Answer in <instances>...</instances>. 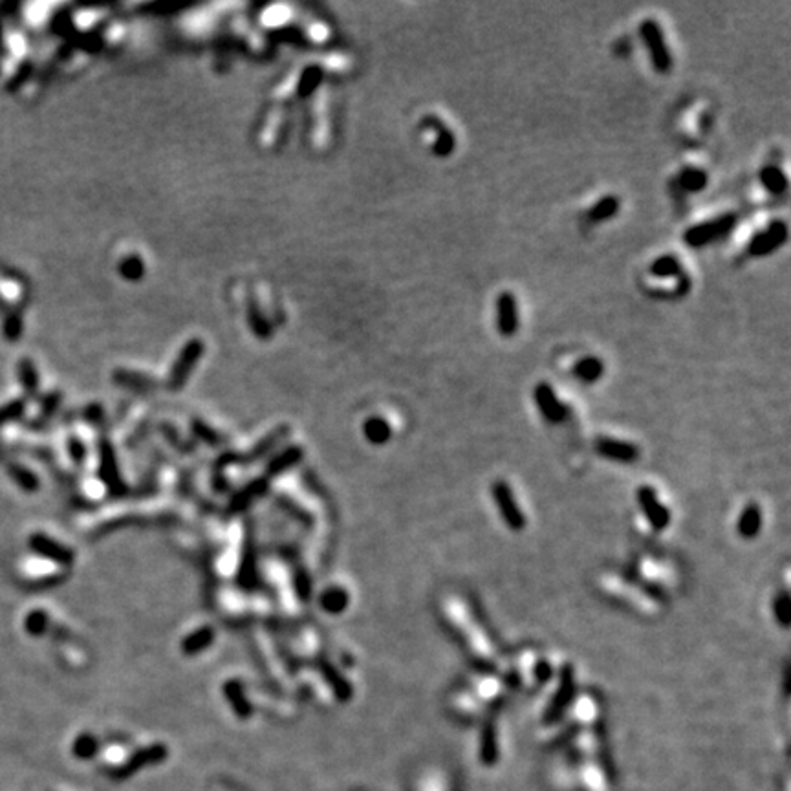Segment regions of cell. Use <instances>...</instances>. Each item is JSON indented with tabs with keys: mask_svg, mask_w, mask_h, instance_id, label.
<instances>
[{
	"mask_svg": "<svg viewBox=\"0 0 791 791\" xmlns=\"http://www.w3.org/2000/svg\"><path fill=\"white\" fill-rule=\"evenodd\" d=\"M447 616H449L453 629L456 630L458 639H460V641L463 643V646L469 650L471 658L475 659L480 667L483 669L493 667L495 652H493L491 641H489V637L486 636V632L480 630L478 623L473 619L471 612H467V608L463 607L460 601L454 599V603H451L449 608H447Z\"/></svg>",
	"mask_w": 791,
	"mask_h": 791,
	"instance_id": "cell-1",
	"label": "cell"
},
{
	"mask_svg": "<svg viewBox=\"0 0 791 791\" xmlns=\"http://www.w3.org/2000/svg\"><path fill=\"white\" fill-rule=\"evenodd\" d=\"M736 226V216L733 213H725L722 216L711 219L707 222L696 224V226L688 227L685 231L683 240L685 244L691 248H701V246L713 244L716 240H722L723 236H727L733 231V227Z\"/></svg>",
	"mask_w": 791,
	"mask_h": 791,
	"instance_id": "cell-2",
	"label": "cell"
},
{
	"mask_svg": "<svg viewBox=\"0 0 791 791\" xmlns=\"http://www.w3.org/2000/svg\"><path fill=\"white\" fill-rule=\"evenodd\" d=\"M639 35H641L643 43L646 44L652 59V65L658 70L659 73H667L672 68V56L669 52L667 43H665V35H663L661 26L654 19H645L639 24Z\"/></svg>",
	"mask_w": 791,
	"mask_h": 791,
	"instance_id": "cell-3",
	"label": "cell"
},
{
	"mask_svg": "<svg viewBox=\"0 0 791 791\" xmlns=\"http://www.w3.org/2000/svg\"><path fill=\"white\" fill-rule=\"evenodd\" d=\"M493 501H495L496 509L501 513L502 520L505 526L511 531H522L526 528V517L522 513L520 505H518L517 498H515L513 489L509 488L508 482L504 480H496L491 488Z\"/></svg>",
	"mask_w": 791,
	"mask_h": 791,
	"instance_id": "cell-4",
	"label": "cell"
},
{
	"mask_svg": "<svg viewBox=\"0 0 791 791\" xmlns=\"http://www.w3.org/2000/svg\"><path fill=\"white\" fill-rule=\"evenodd\" d=\"M637 505L641 509L643 517L646 518L649 526L654 531H665L671 524V511L661 501H659L658 493L654 488H650L646 483H643L641 488L637 489L636 493Z\"/></svg>",
	"mask_w": 791,
	"mask_h": 791,
	"instance_id": "cell-5",
	"label": "cell"
},
{
	"mask_svg": "<svg viewBox=\"0 0 791 791\" xmlns=\"http://www.w3.org/2000/svg\"><path fill=\"white\" fill-rule=\"evenodd\" d=\"M787 224L782 220H775L770 226L765 227L764 231H758L757 235H753L748 244V255L749 257H765L773 253L775 249H778L782 244H786L787 240Z\"/></svg>",
	"mask_w": 791,
	"mask_h": 791,
	"instance_id": "cell-6",
	"label": "cell"
},
{
	"mask_svg": "<svg viewBox=\"0 0 791 791\" xmlns=\"http://www.w3.org/2000/svg\"><path fill=\"white\" fill-rule=\"evenodd\" d=\"M573 696H575V674H573L572 665H565L559 672V683H557L555 694H553L546 714H544L546 722H557L562 716V713L568 709Z\"/></svg>",
	"mask_w": 791,
	"mask_h": 791,
	"instance_id": "cell-7",
	"label": "cell"
},
{
	"mask_svg": "<svg viewBox=\"0 0 791 791\" xmlns=\"http://www.w3.org/2000/svg\"><path fill=\"white\" fill-rule=\"evenodd\" d=\"M533 399L540 414H543L544 419L550 421V424H560V421H565L566 416H568V407L560 402L559 396L555 394V390L552 389V385H548V383H544V381H540L539 385L535 387Z\"/></svg>",
	"mask_w": 791,
	"mask_h": 791,
	"instance_id": "cell-8",
	"label": "cell"
},
{
	"mask_svg": "<svg viewBox=\"0 0 791 791\" xmlns=\"http://www.w3.org/2000/svg\"><path fill=\"white\" fill-rule=\"evenodd\" d=\"M518 303L517 297L511 291H502L501 295L496 297V330L501 332L504 337L515 335L518 332Z\"/></svg>",
	"mask_w": 791,
	"mask_h": 791,
	"instance_id": "cell-9",
	"label": "cell"
},
{
	"mask_svg": "<svg viewBox=\"0 0 791 791\" xmlns=\"http://www.w3.org/2000/svg\"><path fill=\"white\" fill-rule=\"evenodd\" d=\"M595 453L616 463H634L639 458V449L634 444L607 436L595 440Z\"/></svg>",
	"mask_w": 791,
	"mask_h": 791,
	"instance_id": "cell-10",
	"label": "cell"
},
{
	"mask_svg": "<svg viewBox=\"0 0 791 791\" xmlns=\"http://www.w3.org/2000/svg\"><path fill=\"white\" fill-rule=\"evenodd\" d=\"M167 757V748L162 744H156V745H149V748L145 749H140V751H136L130 758H127L125 762H121L120 768H116V771H114V775H120L121 778L123 777H129L130 773H134V771L142 770V768H145V765H150V764H158V762H162L163 758Z\"/></svg>",
	"mask_w": 791,
	"mask_h": 791,
	"instance_id": "cell-11",
	"label": "cell"
},
{
	"mask_svg": "<svg viewBox=\"0 0 791 791\" xmlns=\"http://www.w3.org/2000/svg\"><path fill=\"white\" fill-rule=\"evenodd\" d=\"M424 127L434 130V143H432V152L440 158H447L453 154L456 147V136L451 132V129L438 116H427L424 120Z\"/></svg>",
	"mask_w": 791,
	"mask_h": 791,
	"instance_id": "cell-12",
	"label": "cell"
},
{
	"mask_svg": "<svg viewBox=\"0 0 791 791\" xmlns=\"http://www.w3.org/2000/svg\"><path fill=\"white\" fill-rule=\"evenodd\" d=\"M101 478L105 480L107 488L112 493H117V495L123 493L125 488L120 476V467H117L114 451L110 449L108 444H103V447H101Z\"/></svg>",
	"mask_w": 791,
	"mask_h": 791,
	"instance_id": "cell-13",
	"label": "cell"
},
{
	"mask_svg": "<svg viewBox=\"0 0 791 791\" xmlns=\"http://www.w3.org/2000/svg\"><path fill=\"white\" fill-rule=\"evenodd\" d=\"M762 530V511L757 504H748L742 513H740L738 522H736V531L742 539L751 540L755 537H758Z\"/></svg>",
	"mask_w": 791,
	"mask_h": 791,
	"instance_id": "cell-14",
	"label": "cell"
},
{
	"mask_svg": "<svg viewBox=\"0 0 791 791\" xmlns=\"http://www.w3.org/2000/svg\"><path fill=\"white\" fill-rule=\"evenodd\" d=\"M198 355H200V347H198L197 342L189 345L187 350L182 354L180 361L176 363L174 370H172V376H171V385L172 387L180 389V387L184 385L185 379H187V376H189V372L193 370V365L197 363Z\"/></svg>",
	"mask_w": 791,
	"mask_h": 791,
	"instance_id": "cell-15",
	"label": "cell"
},
{
	"mask_svg": "<svg viewBox=\"0 0 791 791\" xmlns=\"http://www.w3.org/2000/svg\"><path fill=\"white\" fill-rule=\"evenodd\" d=\"M603 374L604 363L594 355H586L573 365V376L581 379L582 383H595L599 377H603Z\"/></svg>",
	"mask_w": 791,
	"mask_h": 791,
	"instance_id": "cell-16",
	"label": "cell"
},
{
	"mask_svg": "<svg viewBox=\"0 0 791 791\" xmlns=\"http://www.w3.org/2000/svg\"><path fill=\"white\" fill-rule=\"evenodd\" d=\"M224 694H226L227 701L231 703L233 711L239 714L240 718H248L249 714H251V706H249L248 698H246V691L242 687V683L235 680L227 681Z\"/></svg>",
	"mask_w": 791,
	"mask_h": 791,
	"instance_id": "cell-17",
	"label": "cell"
},
{
	"mask_svg": "<svg viewBox=\"0 0 791 791\" xmlns=\"http://www.w3.org/2000/svg\"><path fill=\"white\" fill-rule=\"evenodd\" d=\"M758 178H760V184L764 185V189L768 191V193L771 194L786 193L787 178L782 172V169L777 167V165H768V167L762 169Z\"/></svg>",
	"mask_w": 791,
	"mask_h": 791,
	"instance_id": "cell-18",
	"label": "cell"
},
{
	"mask_svg": "<svg viewBox=\"0 0 791 791\" xmlns=\"http://www.w3.org/2000/svg\"><path fill=\"white\" fill-rule=\"evenodd\" d=\"M363 432L365 436H367V440L374 445L387 444V441L390 440V436H392V429H390V425L387 424V419L379 418V416L368 418L363 425Z\"/></svg>",
	"mask_w": 791,
	"mask_h": 791,
	"instance_id": "cell-19",
	"label": "cell"
},
{
	"mask_svg": "<svg viewBox=\"0 0 791 791\" xmlns=\"http://www.w3.org/2000/svg\"><path fill=\"white\" fill-rule=\"evenodd\" d=\"M214 639V630L211 627H201V629L194 630L193 634H189L182 643V650L185 654H198L201 650H206L207 646L213 643Z\"/></svg>",
	"mask_w": 791,
	"mask_h": 791,
	"instance_id": "cell-20",
	"label": "cell"
},
{
	"mask_svg": "<svg viewBox=\"0 0 791 791\" xmlns=\"http://www.w3.org/2000/svg\"><path fill=\"white\" fill-rule=\"evenodd\" d=\"M303 458V449L299 447H290V449L278 453L277 456H273L268 463V473L270 475H283L284 471H288L290 467H293L295 463L300 462Z\"/></svg>",
	"mask_w": 791,
	"mask_h": 791,
	"instance_id": "cell-21",
	"label": "cell"
},
{
	"mask_svg": "<svg viewBox=\"0 0 791 791\" xmlns=\"http://www.w3.org/2000/svg\"><path fill=\"white\" fill-rule=\"evenodd\" d=\"M619 207H621V201L617 197H604L601 198V200L595 204L594 207H592L590 211H588V220L590 222H604V220L612 219V216H616L617 213H619Z\"/></svg>",
	"mask_w": 791,
	"mask_h": 791,
	"instance_id": "cell-22",
	"label": "cell"
},
{
	"mask_svg": "<svg viewBox=\"0 0 791 791\" xmlns=\"http://www.w3.org/2000/svg\"><path fill=\"white\" fill-rule=\"evenodd\" d=\"M650 273L659 278L683 277L680 261H678V257H674V255H663V257L656 258V261L652 262V266H650Z\"/></svg>",
	"mask_w": 791,
	"mask_h": 791,
	"instance_id": "cell-23",
	"label": "cell"
},
{
	"mask_svg": "<svg viewBox=\"0 0 791 791\" xmlns=\"http://www.w3.org/2000/svg\"><path fill=\"white\" fill-rule=\"evenodd\" d=\"M35 550L39 553H43V555L50 557V559L57 560V562H63V565H68V562H72V553L66 550V548H63L61 544H56L53 540L50 539H44V537H39V539L35 540L33 543Z\"/></svg>",
	"mask_w": 791,
	"mask_h": 791,
	"instance_id": "cell-24",
	"label": "cell"
},
{
	"mask_svg": "<svg viewBox=\"0 0 791 791\" xmlns=\"http://www.w3.org/2000/svg\"><path fill=\"white\" fill-rule=\"evenodd\" d=\"M321 607L328 614H341L348 607V594L339 586H332L321 595Z\"/></svg>",
	"mask_w": 791,
	"mask_h": 791,
	"instance_id": "cell-25",
	"label": "cell"
},
{
	"mask_svg": "<svg viewBox=\"0 0 791 791\" xmlns=\"http://www.w3.org/2000/svg\"><path fill=\"white\" fill-rule=\"evenodd\" d=\"M680 185L687 193H698L707 185V172L696 167H687L680 172Z\"/></svg>",
	"mask_w": 791,
	"mask_h": 791,
	"instance_id": "cell-26",
	"label": "cell"
},
{
	"mask_svg": "<svg viewBox=\"0 0 791 791\" xmlns=\"http://www.w3.org/2000/svg\"><path fill=\"white\" fill-rule=\"evenodd\" d=\"M323 672H325L326 681H328V683L332 685V688H334L335 696L341 698V700H348V698L352 696L350 683L339 674V671H335L332 665H325V667H323Z\"/></svg>",
	"mask_w": 791,
	"mask_h": 791,
	"instance_id": "cell-27",
	"label": "cell"
},
{
	"mask_svg": "<svg viewBox=\"0 0 791 791\" xmlns=\"http://www.w3.org/2000/svg\"><path fill=\"white\" fill-rule=\"evenodd\" d=\"M266 491V482L264 480H257V482L249 483L248 488H244L242 491L239 493V495L235 496V501H233V509H246L249 504H251L257 496H261L262 493Z\"/></svg>",
	"mask_w": 791,
	"mask_h": 791,
	"instance_id": "cell-28",
	"label": "cell"
},
{
	"mask_svg": "<svg viewBox=\"0 0 791 791\" xmlns=\"http://www.w3.org/2000/svg\"><path fill=\"white\" fill-rule=\"evenodd\" d=\"M773 616L782 627H787L791 621V601L787 592H780L773 601Z\"/></svg>",
	"mask_w": 791,
	"mask_h": 791,
	"instance_id": "cell-29",
	"label": "cell"
},
{
	"mask_svg": "<svg viewBox=\"0 0 791 791\" xmlns=\"http://www.w3.org/2000/svg\"><path fill=\"white\" fill-rule=\"evenodd\" d=\"M98 742H95L94 736L90 735H85V736H79L78 742H75V755L81 758H90L94 757L95 753H98Z\"/></svg>",
	"mask_w": 791,
	"mask_h": 791,
	"instance_id": "cell-30",
	"label": "cell"
},
{
	"mask_svg": "<svg viewBox=\"0 0 791 791\" xmlns=\"http://www.w3.org/2000/svg\"><path fill=\"white\" fill-rule=\"evenodd\" d=\"M283 434H284V431H275L273 434H270V436L266 438V440H262L261 444H258L257 447H255V451H253L251 456H249V462H255L257 458L264 456V454L268 453V451L273 449L275 444H277V441H281V438H283Z\"/></svg>",
	"mask_w": 791,
	"mask_h": 791,
	"instance_id": "cell-31",
	"label": "cell"
},
{
	"mask_svg": "<svg viewBox=\"0 0 791 791\" xmlns=\"http://www.w3.org/2000/svg\"><path fill=\"white\" fill-rule=\"evenodd\" d=\"M193 431H194V434H197V436L200 438L201 441H206V444L213 445V447H214V445H220V444H222V440H220V438H219V434H216V432H214L213 429L207 427L206 424H200V421H197V424L193 425Z\"/></svg>",
	"mask_w": 791,
	"mask_h": 791,
	"instance_id": "cell-32",
	"label": "cell"
},
{
	"mask_svg": "<svg viewBox=\"0 0 791 791\" xmlns=\"http://www.w3.org/2000/svg\"><path fill=\"white\" fill-rule=\"evenodd\" d=\"M552 663L548 661V659H537V663L533 665V671H531V674H533V678L539 683H546L550 678H552Z\"/></svg>",
	"mask_w": 791,
	"mask_h": 791,
	"instance_id": "cell-33",
	"label": "cell"
},
{
	"mask_svg": "<svg viewBox=\"0 0 791 791\" xmlns=\"http://www.w3.org/2000/svg\"><path fill=\"white\" fill-rule=\"evenodd\" d=\"M310 592H312V582H310V577L308 575H304V573H299V595L303 599L310 597Z\"/></svg>",
	"mask_w": 791,
	"mask_h": 791,
	"instance_id": "cell-34",
	"label": "cell"
},
{
	"mask_svg": "<svg viewBox=\"0 0 791 791\" xmlns=\"http://www.w3.org/2000/svg\"><path fill=\"white\" fill-rule=\"evenodd\" d=\"M83 454H85V451H83L81 445H79L78 441H75V444H73V447H72V456L75 458L78 462H81V460H83Z\"/></svg>",
	"mask_w": 791,
	"mask_h": 791,
	"instance_id": "cell-35",
	"label": "cell"
}]
</instances>
